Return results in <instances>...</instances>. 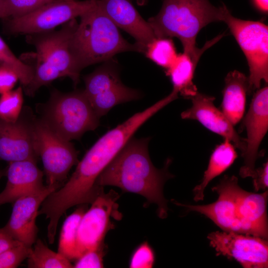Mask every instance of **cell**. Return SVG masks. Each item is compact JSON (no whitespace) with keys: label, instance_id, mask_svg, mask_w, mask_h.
I'll return each instance as SVG.
<instances>
[{"label":"cell","instance_id":"30","mask_svg":"<svg viewBox=\"0 0 268 268\" xmlns=\"http://www.w3.org/2000/svg\"><path fill=\"white\" fill-rule=\"evenodd\" d=\"M5 0L8 13L7 18H9L16 17L24 15L54 0Z\"/></svg>","mask_w":268,"mask_h":268},{"label":"cell","instance_id":"28","mask_svg":"<svg viewBox=\"0 0 268 268\" xmlns=\"http://www.w3.org/2000/svg\"><path fill=\"white\" fill-rule=\"evenodd\" d=\"M23 89L19 86L0 96V120L14 122L19 117L23 108Z\"/></svg>","mask_w":268,"mask_h":268},{"label":"cell","instance_id":"2","mask_svg":"<svg viewBox=\"0 0 268 268\" xmlns=\"http://www.w3.org/2000/svg\"><path fill=\"white\" fill-rule=\"evenodd\" d=\"M149 137L131 138L98 177L100 187L112 186L123 191L140 195L149 203L157 205V213L165 218L168 210L164 197L165 183L174 176L168 170L171 160L164 167L156 168L149 157Z\"/></svg>","mask_w":268,"mask_h":268},{"label":"cell","instance_id":"21","mask_svg":"<svg viewBox=\"0 0 268 268\" xmlns=\"http://www.w3.org/2000/svg\"><path fill=\"white\" fill-rule=\"evenodd\" d=\"M222 93L221 111L235 126L245 111L246 96L249 94L248 77L236 70L229 72L225 78Z\"/></svg>","mask_w":268,"mask_h":268},{"label":"cell","instance_id":"32","mask_svg":"<svg viewBox=\"0 0 268 268\" xmlns=\"http://www.w3.org/2000/svg\"><path fill=\"white\" fill-rule=\"evenodd\" d=\"M104 244L85 252L76 260L73 266L75 268H103Z\"/></svg>","mask_w":268,"mask_h":268},{"label":"cell","instance_id":"38","mask_svg":"<svg viewBox=\"0 0 268 268\" xmlns=\"http://www.w3.org/2000/svg\"><path fill=\"white\" fill-rule=\"evenodd\" d=\"M6 169H2V170L0 169V179L4 175H6Z\"/></svg>","mask_w":268,"mask_h":268},{"label":"cell","instance_id":"16","mask_svg":"<svg viewBox=\"0 0 268 268\" xmlns=\"http://www.w3.org/2000/svg\"><path fill=\"white\" fill-rule=\"evenodd\" d=\"M246 129V148L242 155L244 165L239 171L240 176L252 177L255 171V163L259 156L260 144L268 130V87L258 89L252 98L249 109L243 121Z\"/></svg>","mask_w":268,"mask_h":268},{"label":"cell","instance_id":"19","mask_svg":"<svg viewBox=\"0 0 268 268\" xmlns=\"http://www.w3.org/2000/svg\"><path fill=\"white\" fill-rule=\"evenodd\" d=\"M7 182L0 193V206L13 203L27 194L42 189L43 173L36 162L24 160L9 162L6 168Z\"/></svg>","mask_w":268,"mask_h":268},{"label":"cell","instance_id":"25","mask_svg":"<svg viewBox=\"0 0 268 268\" xmlns=\"http://www.w3.org/2000/svg\"><path fill=\"white\" fill-rule=\"evenodd\" d=\"M29 268H71L73 266L69 260L59 253L49 249L37 239L27 258Z\"/></svg>","mask_w":268,"mask_h":268},{"label":"cell","instance_id":"17","mask_svg":"<svg viewBox=\"0 0 268 268\" xmlns=\"http://www.w3.org/2000/svg\"><path fill=\"white\" fill-rule=\"evenodd\" d=\"M192 105L181 113L183 119L199 121L209 131L228 139L242 155L246 148V138L241 137L224 113L214 104V97L197 92L190 98Z\"/></svg>","mask_w":268,"mask_h":268},{"label":"cell","instance_id":"37","mask_svg":"<svg viewBox=\"0 0 268 268\" xmlns=\"http://www.w3.org/2000/svg\"><path fill=\"white\" fill-rule=\"evenodd\" d=\"M8 13L5 0H0V18L3 20L7 18Z\"/></svg>","mask_w":268,"mask_h":268},{"label":"cell","instance_id":"29","mask_svg":"<svg viewBox=\"0 0 268 268\" xmlns=\"http://www.w3.org/2000/svg\"><path fill=\"white\" fill-rule=\"evenodd\" d=\"M32 247L20 243L0 253V268H15L28 257Z\"/></svg>","mask_w":268,"mask_h":268},{"label":"cell","instance_id":"27","mask_svg":"<svg viewBox=\"0 0 268 268\" xmlns=\"http://www.w3.org/2000/svg\"><path fill=\"white\" fill-rule=\"evenodd\" d=\"M0 65L8 67L18 74L23 88L31 81L33 72L31 67L21 58H17L0 36Z\"/></svg>","mask_w":268,"mask_h":268},{"label":"cell","instance_id":"12","mask_svg":"<svg viewBox=\"0 0 268 268\" xmlns=\"http://www.w3.org/2000/svg\"><path fill=\"white\" fill-rule=\"evenodd\" d=\"M207 238L217 256L233 259L245 268H267V239L233 232L215 231Z\"/></svg>","mask_w":268,"mask_h":268},{"label":"cell","instance_id":"15","mask_svg":"<svg viewBox=\"0 0 268 268\" xmlns=\"http://www.w3.org/2000/svg\"><path fill=\"white\" fill-rule=\"evenodd\" d=\"M62 186L60 184L47 185L16 200L12 203L10 218L2 228L14 240L31 248L37 240L38 228L36 219L39 208L51 193Z\"/></svg>","mask_w":268,"mask_h":268},{"label":"cell","instance_id":"36","mask_svg":"<svg viewBox=\"0 0 268 268\" xmlns=\"http://www.w3.org/2000/svg\"><path fill=\"white\" fill-rule=\"evenodd\" d=\"M258 8L264 12L268 11V0H253Z\"/></svg>","mask_w":268,"mask_h":268},{"label":"cell","instance_id":"11","mask_svg":"<svg viewBox=\"0 0 268 268\" xmlns=\"http://www.w3.org/2000/svg\"><path fill=\"white\" fill-rule=\"evenodd\" d=\"M118 198V194L112 190L107 194L103 191L85 212L77 230V259L86 251L104 243L107 232L113 226L111 217L117 220L121 218L116 202Z\"/></svg>","mask_w":268,"mask_h":268},{"label":"cell","instance_id":"23","mask_svg":"<svg viewBox=\"0 0 268 268\" xmlns=\"http://www.w3.org/2000/svg\"><path fill=\"white\" fill-rule=\"evenodd\" d=\"M235 147L232 143L227 139H224L223 142L215 147L211 154L201 182L193 190L194 201L203 200L205 189L210 182L232 165L237 157Z\"/></svg>","mask_w":268,"mask_h":268},{"label":"cell","instance_id":"22","mask_svg":"<svg viewBox=\"0 0 268 268\" xmlns=\"http://www.w3.org/2000/svg\"><path fill=\"white\" fill-rule=\"evenodd\" d=\"M203 53L191 56L185 53L177 55L171 66L166 69L173 84V90L186 98L194 96L198 92L193 82L195 71Z\"/></svg>","mask_w":268,"mask_h":268},{"label":"cell","instance_id":"4","mask_svg":"<svg viewBox=\"0 0 268 268\" xmlns=\"http://www.w3.org/2000/svg\"><path fill=\"white\" fill-rule=\"evenodd\" d=\"M224 5L217 7L209 0H164L159 12L147 21L156 38L176 37L184 53L194 56L205 50L196 46L198 34L208 24L223 21Z\"/></svg>","mask_w":268,"mask_h":268},{"label":"cell","instance_id":"24","mask_svg":"<svg viewBox=\"0 0 268 268\" xmlns=\"http://www.w3.org/2000/svg\"><path fill=\"white\" fill-rule=\"evenodd\" d=\"M87 209V204L79 205L66 218L61 228L58 252L70 261L77 259V230L80 220Z\"/></svg>","mask_w":268,"mask_h":268},{"label":"cell","instance_id":"35","mask_svg":"<svg viewBox=\"0 0 268 268\" xmlns=\"http://www.w3.org/2000/svg\"><path fill=\"white\" fill-rule=\"evenodd\" d=\"M20 243L14 240L3 228H0V253Z\"/></svg>","mask_w":268,"mask_h":268},{"label":"cell","instance_id":"18","mask_svg":"<svg viewBox=\"0 0 268 268\" xmlns=\"http://www.w3.org/2000/svg\"><path fill=\"white\" fill-rule=\"evenodd\" d=\"M98 3L117 27L134 39L139 52L144 53L146 46L156 37L148 22L129 0H98Z\"/></svg>","mask_w":268,"mask_h":268},{"label":"cell","instance_id":"6","mask_svg":"<svg viewBox=\"0 0 268 268\" xmlns=\"http://www.w3.org/2000/svg\"><path fill=\"white\" fill-rule=\"evenodd\" d=\"M41 118L58 135L70 141L95 130L100 118L83 90L63 93L52 91L43 109Z\"/></svg>","mask_w":268,"mask_h":268},{"label":"cell","instance_id":"20","mask_svg":"<svg viewBox=\"0 0 268 268\" xmlns=\"http://www.w3.org/2000/svg\"><path fill=\"white\" fill-rule=\"evenodd\" d=\"M268 193L267 190L258 194L241 188L239 194L238 213L242 234L268 238Z\"/></svg>","mask_w":268,"mask_h":268},{"label":"cell","instance_id":"39","mask_svg":"<svg viewBox=\"0 0 268 268\" xmlns=\"http://www.w3.org/2000/svg\"><path fill=\"white\" fill-rule=\"evenodd\" d=\"M139 0V1H141L143 2V1L144 0Z\"/></svg>","mask_w":268,"mask_h":268},{"label":"cell","instance_id":"34","mask_svg":"<svg viewBox=\"0 0 268 268\" xmlns=\"http://www.w3.org/2000/svg\"><path fill=\"white\" fill-rule=\"evenodd\" d=\"M268 162L265 163L262 166L255 169L252 176L254 189L255 192L260 190L266 191L268 187Z\"/></svg>","mask_w":268,"mask_h":268},{"label":"cell","instance_id":"14","mask_svg":"<svg viewBox=\"0 0 268 268\" xmlns=\"http://www.w3.org/2000/svg\"><path fill=\"white\" fill-rule=\"evenodd\" d=\"M241 187L235 176H225L220 182L212 188L218 194L217 200L205 205H190L175 202L184 206L188 211H195L211 220L222 231L242 234L238 206Z\"/></svg>","mask_w":268,"mask_h":268},{"label":"cell","instance_id":"5","mask_svg":"<svg viewBox=\"0 0 268 268\" xmlns=\"http://www.w3.org/2000/svg\"><path fill=\"white\" fill-rule=\"evenodd\" d=\"M72 48L82 70L103 62L109 61L117 54L136 51L121 34L118 27L104 13L98 3L80 17L72 38Z\"/></svg>","mask_w":268,"mask_h":268},{"label":"cell","instance_id":"13","mask_svg":"<svg viewBox=\"0 0 268 268\" xmlns=\"http://www.w3.org/2000/svg\"><path fill=\"white\" fill-rule=\"evenodd\" d=\"M35 119L31 110L24 108L15 122L0 120V161L37 162L39 156L34 130Z\"/></svg>","mask_w":268,"mask_h":268},{"label":"cell","instance_id":"10","mask_svg":"<svg viewBox=\"0 0 268 268\" xmlns=\"http://www.w3.org/2000/svg\"><path fill=\"white\" fill-rule=\"evenodd\" d=\"M84 92L97 115H105L114 106L138 99L141 93L125 86L115 65L106 63L84 77Z\"/></svg>","mask_w":268,"mask_h":268},{"label":"cell","instance_id":"31","mask_svg":"<svg viewBox=\"0 0 268 268\" xmlns=\"http://www.w3.org/2000/svg\"><path fill=\"white\" fill-rule=\"evenodd\" d=\"M155 261L154 252L147 242L140 245L134 252L131 259L132 268H150Z\"/></svg>","mask_w":268,"mask_h":268},{"label":"cell","instance_id":"8","mask_svg":"<svg viewBox=\"0 0 268 268\" xmlns=\"http://www.w3.org/2000/svg\"><path fill=\"white\" fill-rule=\"evenodd\" d=\"M97 0H54L21 16L4 19L10 34L31 35L55 30L60 25L80 17Z\"/></svg>","mask_w":268,"mask_h":268},{"label":"cell","instance_id":"9","mask_svg":"<svg viewBox=\"0 0 268 268\" xmlns=\"http://www.w3.org/2000/svg\"><path fill=\"white\" fill-rule=\"evenodd\" d=\"M34 130L47 185H64L70 169L79 162L77 151L70 141L58 135L41 119L36 118Z\"/></svg>","mask_w":268,"mask_h":268},{"label":"cell","instance_id":"3","mask_svg":"<svg viewBox=\"0 0 268 268\" xmlns=\"http://www.w3.org/2000/svg\"><path fill=\"white\" fill-rule=\"evenodd\" d=\"M77 24L74 19L59 30L26 35L27 42L35 49L32 55L34 62L28 64L32 68L33 78L23 89L26 95L33 96L40 87L62 77L69 78L74 86L79 83L82 69L72 48Z\"/></svg>","mask_w":268,"mask_h":268},{"label":"cell","instance_id":"33","mask_svg":"<svg viewBox=\"0 0 268 268\" xmlns=\"http://www.w3.org/2000/svg\"><path fill=\"white\" fill-rule=\"evenodd\" d=\"M19 77L17 72L12 68L0 65V94L13 89Z\"/></svg>","mask_w":268,"mask_h":268},{"label":"cell","instance_id":"1","mask_svg":"<svg viewBox=\"0 0 268 268\" xmlns=\"http://www.w3.org/2000/svg\"><path fill=\"white\" fill-rule=\"evenodd\" d=\"M169 102V100L164 97L144 110L134 114L100 137L78 162L68 181L55 192L54 197L58 203L67 209L74 205L92 203L103 190L96 183L102 171L136 131Z\"/></svg>","mask_w":268,"mask_h":268},{"label":"cell","instance_id":"7","mask_svg":"<svg viewBox=\"0 0 268 268\" xmlns=\"http://www.w3.org/2000/svg\"><path fill=\"white\" fill-rule=\"evenodd\" d=\"M223 21L228 25L245 54L249 67V94L268 82V27L260 21L234 17L224 5Z\"/></svg>","mask_w":268,"mask_h":268},{"label":"cell","instance_id":"26","mask_svg":"<svg viewBox=\"0 0 268 268\" xmlns=\"http://www.w3.org/2000/svg\"><path fill=\"white\" fill-rule=\"evenodd\" d=\"M145 56L158 66L168 68L177 56L173 41L169 38H156L146 47Z\"/></svg>","mask_w":268,"mask_h":268}]
</instances>
